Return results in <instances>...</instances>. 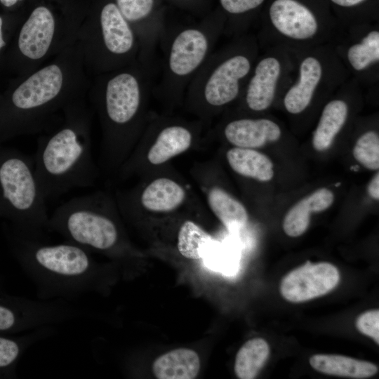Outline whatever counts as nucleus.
Returning <instances> with one entry per match:
<instances>
[{
  "label": "nucleus",
  "mask_w": 379,
  "mask_h": 379,
  "mask_svg": "<svg viewBox=\"0 0 379 379\" xmlns=\"http://www.w3.org/2000/svg\"><path fill=\"white\" fill-rule=\"evenodd\" d=\"M4 231L15 259L35 286L37 299L69 302L105 287L106 270L86 249L66 240L49 244L25 238L5 224Z\"/></svg>",
  "instance_id": "1"
},
{
  "label": "nucleus",
  "mask_w": 379,
  "mask_h": 379,
  "mask_svg": "<svg viewBox=\"0 0 379 379\" xmlns=\"http://www.w3.org/2000/svg\"><path fill=\"white\" fill-rule=\"evenodd\" d=\"M260 52L256 35L250 32L215 50L187 88L188 106L208 116L237 102Z\"/></svg>",
  "instance_id": "2"
},
{
  "label": "nucleus",
  "mask_w": 379,
  "mask_h": 379,
  "mask_svg": "<svg viewBox=\"0 0 379 379\" xmlns=\"http://www.w3.org/2000/svg\"><path fill=\"white\" fill-rule=\"evenodd\" d=\"M256 35L260 50L284 46L299 51L332 44L341 32L326 0H267Z\"/></svg>",
  "instance_id": "3"
},
{
  "label": "nucleus",
  "mask_w": 379,
  "mask_h": 379,
  "mask_svg": "<svg viewBox=\"0 0 379 379\" xmlns=\"http://www.w3.org/2000/svg\"><path fill=\"white\" fill-rule=\"evenodd\" d=\"M34 157L0 147V218L15 234L42 240L48 232L46 201Z\"/></svg>",
  "instance_id": "4"
},
{
  "label": "nucleus",
  "mask_w": 379,
  "mask_h": 379,
  "mask_svg": "<svg viewBox=\"0 0 379 379\" xmlns=\"http://www.w3.org/2000/svg\"><path fill=\"white\" fill-rule=\"evenodd\" d=\"M225 17L216 13L199 24L166 30L159 45L162 74L157 88L168 102H180L192 79L224 35Z\"/></svg>",
  "instance_id": "5"
},
{
  "label": "nucleus",
  "mask_w": 379,
  "mask_h": 379,
  "mask_svg": "<svg viewBox=\"0 0 379 379\" xmlns=\"http://www.w3.org/2000/svg\"><path fill=\"white\" fill-rule=\"evenodd\" d=\"M83 126L68 124L41 140L33 156L35 172L48 199L91 186L96 171Z\"/></svg>",
  "instance_id": "6"
},
{
  "label": "nucleus",
  "mask_w": 379,
  "mask_h": 379,
  "mask_svg": "<svg viewBox=\"0 0 379 379\" xmlns=\"http://www.w3.org/2000/svg\"><path fill=\"white\" fill-rule=\"evenodd\" d=\"M47 230L90 252L117 255L124 248L111 201L100 192L74 197L61 204L49 216Z\"/></svg>",
  "instance_id": "7"
},
{
  "label": "nucleus",
  "mask_w": 379,
  "mask_h": 379,
  "mask_svg": "<svg viewBox=\"0 0 379 379\" xmlns=\"http://www.w3.org/2000/svg\"><path fill=\"white\" fill-rule=\"evenodd\" d=\"M294 78L281 105L291 117L303 116L323 105L350 77L331 44L295 51Z\"/></svg>",
  "instance_id": "8"
},
{
  "label": "nucleus",
  "mask_w": 379,
  "mask_h": 379,
  "mask_svg": "<svg viewBox=\"0 0 379 379\" xmlns=\"http://www.w3.org/2000/svg\"><path fill=\"white\" fill-rule=\"evenodd\" d=\"M153 74L142 65L140 71H124L107 81L104 114L108 124L107 152L109 159L122 158L130 136L140 122Z\"/></svg>",
  "instance_id": "9"
},
{
  "label": "nucleus",
  "mask_w": 379,
  "mask_h": 379,
  "mask_svg": "<svg viewBox=\"0 0 379 379\" xmlns=\"http://www.w3.org/2000/svg\"><path fill=\"white\" fill-rule=\"evenodd\" d=\"M260 52L238 101L247 112L259 114L281 102L295 72V53L284 46Z\"/></svg>",
  "instance_id": "10"
},
{
  "label": "nucleus",
  "mask_w": 379,
  "mask_h": 379,
  "mask_svg": "<svg viewBox=\"0 0 379 379\" xmlns=\"http://www.w3.org/2000/svg\"><path fill=\"white\" fill-rule=\"evenodd\" d=\"M331 44L350 77L361 88L378 89V22H358L343 27Z\"/></svg>",
  "instance_id": "11"
},
{
  "label": "nucleus",
  "mask_w": 379,
  "mask_h": 379,
  "mask_svg": "<svg viewBox=\"0 0 379 379\" xmlns=\"http://www.w3.org/2000/svg\"><path fill=\"white\" fill-rule=\"evenodd\" d=\"M361 88L350 77L324 103L312 133L314 149L323 152L331 147L349 122L353 106L361 100Z\"/></svg>",
  "instance_id": "12"
},
{
  "label": "nucleus",
  "mask_w": 379,
  "mask_h": 379,
  "mask_svg": "<svg viewBox=\"0 0 379 379\" xmlns=\"http://www.w3.org/2000/svg\"><path fill=\"white\" fill-rule=\"evenodd\" d=\"M122 15L135 27L141 65L154 74L156 51L166 31L157 0H115Z\"/></svg>",
  "instance_id": "13"
},
{
  "label": "nucleus",
  "mask_w": 379,
  "mask_h": 379,
  "mask_svg": "<svg viewBox=\"0 0 379 379\" xmlns=\"http://www.w3.org/2000/svg\"><path fill=\"white\" fill-rule=\"evenodd\" d=\"M339 281V271L333 264L308 261L282 279L280 293L288 302H305L329 293Z\"/></svg>",
  "instance_id": "14"
},
{
  "label": "nucleus",
  "mask_w": 379,
  "mask_h": 379,
  "mask_svg": "<svg viewBox=\"0 0 379 379\" xmlns=\"http://www.w3.org/2000/svg\"><path fill=\"white\" fill-rule=\"evenodd\" d=\"M62 82V72L58 65L45 67L15 90L11 98L12 105L19 112L37 110L58 95Z\"/></svg>",
  "instance_id": "15"
},
{
  "label": "nucleus",
  "mask_w": 379,
  "mask_h": 379,
  "mask_svg": "<svg viewBox=\"0 0 379 379\" xmlns=\"http://www.w3.org/2000/svg\"><path fill=\"white\" fill-rule=\"evenodd\" d=\"M222 134L234 147L257 149L279 141L283 129L270 117L241 116L228 120L222 127Z\"/></svg>",
  "instance_id": "16"
},
{
  "label": "nucleus",
  "mask_w": 379,
  "mask_h": 379,
  "mask_svg": "<svg viewBox=\"0 0 379 379\" xmlns=\"http://www.w3.org/2000/svg\"><path fill=\"white\" fill-rule=\"evenodd\" d=\"M100 24L103 46L109 55L121 58L139 49L134 30L116 4L108 3L102 7Z\"/></svg>",
  "instance_id": "17"
},
{
  "label": "nucleus",
  "mask_w": 379,
  "mask_h": 379,
  "mask_svg": "<svg viewBox=\"0 0 379 379\" xmlns=\"http://www.w3.org/2000/svg\"><path fill=\"white\" fill-rule=\"evenodd\" d=\"M154 132V140L147 153V161L152 165L163 164L185 152L194 138L192 126L180 121H164Z\"/></svg>",
  "instance_id": "18"
},
{
  "label": "nucleus",
  "mask_w": 379,
  "mask_h": 379,
  "mask_svg": "<svg viewBox=\"0 0 379 379\" xmlns=\"http://www.w3.org/2000/svg\"><path fill=\"white\" fill-rule=\"evenodd\" d=\"M54 30L55 21L51 12L44 6L36 8L20 30V51L30 59L42 58L51 46Z\"/></svg>",
  "instance_id": "19"
},
{
  "label": "nucleus",
  "mask_w": 379,
  "mask_h": 379,
  "mask_svg": "<svg viewBox=\"0 0 379 379\" xmlns=\"http://www.w3.org/2000/svg\"><path fill=\"white\" fill-rule=\"evenodd\" d=\"M334 194L329 189L317 190L293 205L286 214L283 230L286 235L298 237L307 230L312 213L328 209L333 203Z\"/></svg>",
  "instance_id": "20"
},
{
  "label": "nucleus",
  "mask_w": 379,
  "mask_h": 379,
  "mask_svg": "<svg viewBox=\"0 0 379 379\" xmlns=\"http://www.w3.org/2000/svg\"><path fill=\"white\" fill-rule=\"evenodd\" d=\"M185 197L186 192L179 183L170 178H159L142 190L138 203L146 211L164 213L178 208Z\"/></svg>",
  "instance_id": "21"
},
{
  "label": "nucleus",
  "mask_w": 379,
  "mask_h": 379,
  "mask_svg": "<svg viewBox=\"0 0 379 379\" xmlns=\"http://www.w3.org/2000/svg\"><path fill=\"white\" fill-rule=\"evenodd\" d=\"M200 370L198 354L191 349L178 348L157 358L152 364L159 379H193Z\"/></svg>",
  "instance_id": "22"
},
{
  "label": "nucleus",
  "mask_w": 379,
  "mask_h": 379,
  "mask_svg": "<svg viewBox=\"0 0 379 379\" xmlns=\"http://www.w3.org/2000/svg\"><path fill=\"white\" fill-rule=\"evenodd\" d=\"M53 326L41 327L20 336L0 333V376H13L21 356L32 345L51 335Z\"/></svg>",
  "instance_id": "23"
},
{
  "label": "nucleus",
  "mask_w": 379,
  "mask_h": 379,
  "mask_svg": "<svg viewBox=\"0 0 379 379\" xmlns=\"http://www.w3.org/2000/svg\"><path fill=\"white\" fill-rule=\"evenodd\" d=\"M310 364L324 374L357 379L371 377L378 370L371 362L338 354H314L310 358Z\"/></svg>",
  "instance_id": "24"
},
{
  "label": "nucleus",
  "mask_w": 379,
  "mask_h": 379,
  "mask_svg": "<svg viewBox=\"0 0 379 379\" xmlns=\"http://www.w3.org/2000/svg\"><path fill=\"white\" fill-rule=\"evenodd\" d=\"M226 158L231 168L241 176L260 182H269L274 177L271 159L255 149L234 147L227 152Z\"/></svg>",
  "instance_id": "25"
},
{
  "label": "nucleus",
  "mask_w": 379,
  "mask_h": 379,
  "mask_svg": "<svg viewBox=\"0 0 379 379\" xmlns=\"http://www.w3.org/2000/svg\"><path fill=\"white\" fill-rule=\"evenodd\" d=\"M207 199L211 211L229 231L238 232L246 227L248 220L246 208L225 190L213 187L208 190Z\"/></svg>",
  "instance_id": "26"
},
{
  "label": "nucleus",
  "mask_w": 379,
  "mask_h": 379,
  "mask_svg": "<svg viewBox=\"0 0 379 379\" xmlns=\"http://www.w3.org/2000/svg\"><path fill=\"white\" fill-rule=\"evenodd\" d=\"M225 17L224 35L232 38L248 32L255 13L267 0H218Z\"/></svg>",
  "instance_id": "27"
},
{
  "label": "nucleus",
  "mask_w": 379,
  "mask_h": 379,
  "mask_svg": "<svg viewBox=\"0 0 379 379\" xmlns=\"http://www.w3.org/2000/svg\"><path fill=\"white\" fill-rule=\"evenodd\" d=\"M270 355L268 343L255 338L246 341L237 353L234 372L240 379L255 378Z\"/></svg>",
  "instance_id": "28"
},
{
  "label": "nucleus",
  "mask_w": 379,
  "mask_h": 379,
  "mask_svg": "<svg viewBox=\"0 0 379 379\" xmlns=\"http://www.w3.org/2000/svg\"><path fill=\"white\" fill-rule=\"evenodd\" d=\"M213 244V237L191 220L183 222L179 230L177 246L179 253L186 258L204 259Z\"/></svg>",
  "instance_id": "29"
},
{
  "label": "nucleus",
  "mask_w": 379,
  "mask_h": 379,
  "mask_svg": "<svg viewBox=\"0 0 379 379\" xmlns=\"http://www.w3.org/2000/svg\"><path fill=\"white\" fill-rule=\"evenodd\" d=\"M333 7L335 18L342 27L358 22H378L373 0H326Z\"/></svg>",
  "instance_id": "30"
},
{
  "label": "nucleus",
  "mask_w": 379,
  "mask_h": 379,
  "mask_svg": "<svg viewBox=\"0 0 379 379\" xmlns=\"http://www.w3.org/2000/svg\"><path fill=\"white\" fill-rule=\"evenodd\" d=\"M354 158L368 170L379 168V133L370 128L361 133L353 147Z\"/></svg>",
  "instance_id": "31"
},
{
  "label": "nucleus",
  "mask_w": 379,
  "mask_h": 379,
  "mask_svg": "<svg viewBox=\"0 0 379 379\" xmlns=\"http://www.w3.org/2000/svg\"><path fill=\"white\" fill-rule=\"evenodd\" d=\"M359 332L371 338L379 344V310H372L360 314L356 321Z\"/></svg>",
  "instance_id": "32"
},
{
  "label": "nucleus",
  "mask_w": 379,
  "mask_h": 379,
  "mask_svg": "<svg viewBox=\"0 0 379 379\" xmlns=\"http://www.w3.org/2000/svg\"><path fill=\"white\" fill-rule=\"evenodd\" d=\"M368 192L375 200L379 199V173H377L368 185Z\"/></svg>",
  "instance_id": "33"
},
{
  "label": "nucleus",
  "mask_w": 379,
  "mask_h": 379,
  "mask_svg": "<svg viewBox=\"0 0 379 379\" xmlns=\"http://www.w3.org/2000/svg\"><path fill=\"white\" fill-rule=\"evenodd\" d=\"M21 0H0L1 3L6 7H10Z\"/></svg>",
  "instance_id": "34"
},
{
  "label": "nucleus",
  "mask_w": 379,
  "mask_h": 379,
  "mask_svg": "<svg viewBox=\"0 0 379 379\" xmlns=\"http://www.w3.org/2000/svg\"><path fill=\"white\" fill-rule=\"evenodd\" d=\"M1 27H2V19L0 17V50L2 47H4L6 45V42L4 41L3 37H2Z\"/></svg>",
  "instance_id": "35"
},
{
  "label": "nucleus",
  "mask_w": 379,
  "mask_h": 379,
  "mask_svg": "<svg viewBox=\"0 0 379 379\" xmlns=\"http://www.w3.org/2000/svg\"><path fill=\"white\" fill-rule=\"evenodd\" d=\"M180 1H182L183 2H188V3L196 1V0H180Z\"/></svg>",
  "instance_id": "36"
}]
</instances>
